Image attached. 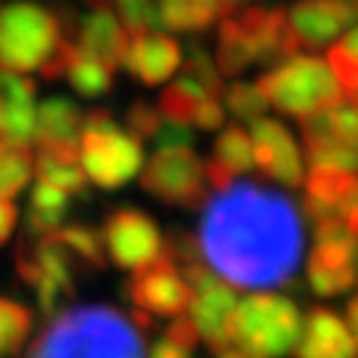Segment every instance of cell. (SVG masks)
<instances>
[{
  "label": "cell",
  "mask_w": 358,
  "mask_h": 358,
  "mask_svg": "<svg viewBox=\"0 0 358 358\" xmlns=\"http://www.w3.org/2000/svg\"><path fill=\"white\" fill-rule=\"evenodd\" d=\"M303 217L289 196L260 183H229L205 205L199 257L239 289H273L294 276L303 257Z\"/></svg>",
  "instance_id": "cell-1"
},
{
  "label": "cell",
  "mask_w": 358,
  "mask_h": 358,
  "mask_svg": "<svg viewBox=\"0 0 358 358\" xmlns=\"http://www.w3.org/2000/svg\"><path fill=\"white\" fill-rule=\"evenodd\" d=\"M27 358H146L143 332L112 306H77L51 316Z\"/></svg>",
  "instance_id": "cell-2"
},
{
  "label": "cell",
  "mask_w": 358,
  "mask_h": 358,
  "mask_svg": "<svg viewBox=\"0 0 358 358\" xmlns=\"http://www.w3.org/2000/svg\"><path fill=\"white\" fill-rule=\"evenodd\" d=\"M300 332V310L282 294H250L234 306L226 324L229 343L247 358H284L294 350Z\"/></svg>",
  "instance_id": "cell-3"
},
{
  "label": "cell",
  "mask_w": 358,
  "mask_h": 358,
  "mask_svg": "<svg viewBox=\"0 0 358 358\" xmlns=\"http://www.w3.org/2000/svg\"><path fill=\"white\" fill-rule=\"evenodd\" d=\"M257 90L268 106L282 115L303 120L329 106L345 103L340 85L334 83L329 66L316 56H289L257 80Z\"/></svg>",
  "instance_id": "cell-4"
},
{
  "label": "cell",
  "mask_w": 358,
  "mask_h": 358,
  "mask_svg": "<svg viewBox=\"0 0 358 358\" xmlns=\"http://www.w3.org/2000/svg\"><path fill=\"white\" fill-rule=\"evenodd\" d=\"M80 165L85 178H90L96 186L120 189L141 170V141L117 128L109 112L93 109L88 115H83Z\"/></svg>",
  "instance_id": "cell-5"
},
{
  "label": "cell",
  "mask_w": 358,
  "mask_h": 358,
  "mask_svg": "<svg viewBox=\"0 0 358 358\" xmlns=\"http://www.w3.org/2000/svg\"><path fill=\"white\" fill-rule=\"evenodd\" d=\"M64 43L59 19L35 3H11L0 11V66L35 72L48 64Z\"/></svg>",
  "instance_id": "cell-6"
},
{
  "label": "cell",
  "mask_w": 358,
  "mask_h": 358,
  "mask_svg": "<svg viewBox=\"0 0 358 358\" xmlns=\"http://www.w3.org/2000/svg\"><path fill=\"white\" fill-rule=\"evenodd\" d=\"M80 268L72 252L59 242L56 231L38 236V242L22 244L16 250V273L22 282L35 287L40 310L51 319L62 313L75 297V271Z\"/></svg>",
  "instance_id": "cell-7"
},
{
  "label": "cell",
  "mask_w": 358,
  "mask_h": 358,
  "mask_svg": "<svg viewBox=\"0 0 358 358\" xmlns=\"http://www.w3.org/2000/svg\"><path fill=\"white\" fill-rule=\"evenodd\" d=\"M141 167V186L157 199L186 210H194L205 202V165L192 146L157 149L152 159Z\"/></svg>",
  "instance_id": "cell-8"
},
{
  "label": "cell",
  "mask_w": 358,
  "mask_h": 358,
  "mask_svg": "<svg viewBox=\"0 0 358 358\" xmlns=\"http://www.w3.org/2000/svg\"><path fill=\"white\" fill-rule=\"evenodd\" d=\"M183 279L192 289V300H189V319L196 327L199 337L207 343L210 350L223 353L229 350V334H226V324L234 306H236V297L234 289L223 279H217L215 273H210V268H205L202 260L189 263L180 268Z\"/></svg>",
  "instance_id": "cell-9"
},
{
  "label": "cell",
  "mask_w": 358,
  "mask_h": 358,
  "mask_svg": "<svg viewBox=\"0 0 358 358\" xmlns=\"http://www.w3.org/2000/svg\"><path fill=\"white\" fill-rule=\"evenodd\" d=\"M310 165H329L340 170L356 167L358 117L353 103H337L324 112L300 120Z\"/></svg>",
  "instance_id": "cell-10"
},
{
  "label": "cell",
  "mask_w": 358,
  "mask_h": 358,
  "mask_svg": "<svg viewBox=\"0 0 358 358\" xmlns=\"http://www.w3.org/2000/svg\"><path fill=\"white\" fill-rule=\"evenodd\" d=\"M308 282L316 294L332 297L356 282V231L345 223H319L316 247L308 260Z\"/></svg>",
  "instance_id": "cell-11"
},
{
  "label": "cell",
  "mask_w": 358,
  "mask_h": 358,
  "mask_svg": "<svg viewBox=\"0 0 358 358\" xmlns=\"http://www.w3.org/2000/svg\"><path fill=\"white\" fill-rule=\"evenodd\" d=\"M101 242L120 268L138 271L162 255V236L157 223L133 207L115 210L106 217Z\"/></svg>",
  "instance_id": "cell-12"
},
{
  "label": "cell",
  "mask_w": 358,
  "mask_h": 358,
  "mask_svg": "<svg viewBox=\"0 0 358 358\" xmlns=\"http://www.w3.org/2000/svg\"><path fill=\"white\" fill-rule=\"evenodd\" d=\"M130 300L138 306L143 313H154V316H183L189 300H192V289L183 279L180 268L162 252L154 263L143 266V268L133 271V279L128 284Z\"/></svg>",
  "instance_id": "cell-13"
},
{
  "label": "cell",
  "mask_w": 358,
  "mask_h": 358,
  "mask_svg": "<svg viewBox=\"0 0 358 358\" xmlns=\"http://www.w3.org/2000/svg\"><path fill=\"white\" fill-rule=\"evenodd\" d=\"M306 210L319 223H345L356 231V176L353 170L310 165L306 180Z\"/></svg>",
  "instance_id": "cell-14"
},
{
  "label": "cell",
  "mask_w": 358,
  "mask_h": 358,
  "mask_svg": "<svg viewBox=\"0 0 358 358\" xmlns=\"http://www.w3.org/2000/svg\"><path fill=\"white\" fill-rule=\"evenodd\" d=\"M252 141V165L266 178L282 183L287 189H297L303 183V154L294 143V136L279 120L257 117L250 125Z\"/></svg>",
  "instance_id": "cell-15"
},
{
  "label": "cell",
  "mask_w": 358,
  "mask_h": 358,
  "mask_svg": "<svg viewBox=\"0 0 358 358\" xmlns=\"http://www.w3.org/2000/svg\"><path fill=\"white\" fill-rule=\"evenodd\" d=\"M356 22L353 0H297L287 13V27L300 48H324Z\"/></svg>",
  "instance_id": "cell-16"
},
{
  "label": "cell",
  "mask_w": 358,
  "mask_h": 358,
  "mask_svg": "<svg viewBox=\"0 0 358 358\" xmlns=\"http://www.w3.org/2000/svg\"><path fill=\"white\" fill-rule=\"evenodd\" d=\"M244 35L252 45L255 64H279L300 51L297 40L287 27V13L282 8H260L252 6L236 16Z\"/></svg>",
  "instance_id": "cell-17"
},
{
  "label": "cell",
  "mask_w": 358,
  "mask_h": 358,
  "mask_svg": "<svg viewBox=\"0 0 358 358\" xmlns=\"http://www.w3.org/2000/svg\"><path fill=\"white\" fill-rule=\"evenodd\" d=\"M122 64L141 85H159L180 66L178 40L162 32L130 35Z\"/></svg>",
  "instance_id": "cell-18"
},
{
  "label": "cell",
  "mask_w": 358,
  "mask_h": 358,
  "mask_svg": "<svg viewBox=\"0 0 358 358\" xmlns=\"http://www.w3.org/2000/svg\"><path fill=\"white\" fill-rule=\"evenodd\" d=\"M35 138V83L0 69V141L29 143Z\"/></svg>",
  "instance_id": "cell-19"
},
{
  "label": "cell",
  "mask_w": 358,
  "mask_h": 358,
  "mask_svg": "<svg viewBox=\"0 0 358 358\" xmlns=\"http://www.w3.org/2000/svg\"><path fill=\"white\" fill-rule=\"evenodd\" d=\"M297 358H356V332L337 313L316 308L300 332Z\"/></svg>",
  "instance_id": "cell-20"
},
{
  "label": "cell",
  "mask_w": 358,
  "mask_h": 358,
  "mask_svg": "<svg viewBox=\"0 0 358 358\" xmlns=\"http://www.w3.org/2000/svg\"><path fill=\"white\" fill-rule=\"evenodd\" d=\"M75 48L88 53L90 59L101 62L106 69L115 72L125 59L128 48V32L117 22V16L109 8H93V13L83 16L77 29Z\"/></svg>",
  "instance_id": "cell-21"
},
{
  "label": "cell",
  "mask_w": 358,
  "mask_h": 358,
  "mask_svg": "<svg viewBox=\"0 0 358 358\" xmlns=\"http://www.w3.org/2000/svg\"><path fill=\"white\" fill-rule=\"evenodd\" d=\"M252 167V141L250 133L239 125H229L220 133V138L215 141L213 157L205 165V180H210V186L220 192L229 183H234L236 176H242Z\"/></svg>",
  "instance_id": "cell-22"
},
{
  "label": "cell",
  "mask_w": 358,
  "mask_h": 358,
  "mask_svg": "<svg viewBox=\"0 0 358 358\" xmlns=\"http://www.w3.org/2000/svg\"><path fill=\"white\" fill-rule=\"evenodd\" d=\"M83 109L69 99H48L35 109L38 146H80Z\"/></svg>",
  "instance_id": "cell-23"
},
{
  "label": "cell",
  "mask_w": 358,
  "mask_h": 358,
  "mask_svg": "<svg viewBox=\"0 0 358 358\" xmlns=\"http://www.w3.org/2000/svg\"><path fill=\"white\" fill-rule=\"evenodd\" d=\"M38 180L48 183L53 189L69 194H83L85 189V173L80 165V146H38Z\"/></svg>",
  "instance_id": "cell-24"
},
{
  "label": "cell",
  "mask_w": 358,
  "mask_h": 358,
  "mask_svg": "<svg viewBox=\"0 0 358 358\" xmlns=\"http://www.w3.org/2000/svg\"><path fill=\"white\" fill-rule=\"evenodd\" d=\"M159 27L176 32H202L217 16H229L231 6L220 0H154Z\"/></svg>",
  "instance_id": "cell-25"
},
{
  "label": "cell",
  "mask_w": 358,
  "mask_h": 358,
  "mask_svg": "<svg viewBox=\"0 0 358 358\" xmlns=\"http://www.w3.org/2000/svg\"><path fill=\"white\" fill-rule=\"evenodd\" d=\"M64 75L69 77V85L83 96V99H101L103 93L112 90V69H106L101 62L90 59L88 53L75 48V43H69L64 59Z\"/></svg>",
  "instance_id": "cell-26"
},
{
  "label": "cell",
  "mask_w": 358,
  "mask_h": 358,
  "mask_svg": "<svg viewBox=\"0 0 358 358\" xmlns=\"http://www.w3.org/2000/svg\"><path fill=\"white\" fill-rule=\"evenodd\" d=\"M252 62V45L244 35L242 24L236 22V16L229 13L223 16L220 29H217V75L236 77Z\"/></svg>",
  "instance_id": "cell-27"
},
{
  "label": "cell",
  "mask_w": 358,
  "mask_h": 358,
  "mask_svg": "<svg viewBox=\"0 0 358 358\" xmlns=\"http://www.w3.org/2000/svg\"><path fill=\"white\" fill-rule=\"evenodd\" d=\"M66 205H69V196L64 192L38 180L32 189V196H29V213H27L29 231L35 236H45V234L59 231L66 215Z\"/></svg>",
  "instance_id": "cell-28"
},
{
  "label": "cell",
  "mask_w": 358,
  "mask_h": 358,
  "mask_svg": "<svg viewBox=\"0 0 358 358\" xmlns=\"http://www.w3.org/2000/svg\"><path fill=\"white\" fill-rule=\"evenodd\" d=\"M213 99L207 96L199 85H194L189 77L180 75L176 83H170L167 90L159 96V117H165L170 122H180V125H192L196 109L202 106V101Z\"/></svg>",
  "instance_id": "cell-29"
},
{
  "label": "cell",
  "mask_w": 358,
  "mask_h": 358,
  "mask_svg": "<svg viewBox=\"0 0 358 358\" xmlns=\"http://www.w3.org/2000/svg\"><path fill=\"white\" fill-rule=\"evenodd\" d=\"M329 72L334 83L340 85L348 103H356V83H358V35L350 27L345 35L329 48Z\"/></svg>",
  "instance_id": "cell-30"
},
{
  "label": "cell",
  "mask_w": 358,
  "mask_h": 358,
  "mask_svg": "<svg viewBox=\"0 0 358 358\" xmlns=\"http://www.w3.org/2000/svg\"><path fill=\"white\" fill-rule=\"evenodd\" d=\"M32 152L24 143L0 141V199H13L32 176Z\"/></svg>",
  "instance_id": "cell-31"
},
{
  "label": "cell",
  "mask_w": 358,
  "mask_h": 358,
  "mask_svg": "<svg viewBox=\"0 0 358 358\" xmlns=\"http://www.w3.org/2000/svg\"><path fill=\"white\" fill-rule=\"evenodd\" d=\"M56 236L72 252V257L77 260L80 268L99 271L106 266L103 242L99 231H93L90 226H66V229L56 231Z\"/></svg>",
  "instance_id": "cell-32"
},
{
  "label": "cell",
  "mask_w": 358,
  "mask_h": 358,
  "mask_svg": "<svg viewBox=\"0 0 358 358\" xmlns=\"http://www.w3.org/2000/svg\"><path fill=\"white\" fill-rule=\"evenodd\" d=\"M32 332V313L24 306L0 297V356H16Z\"/></svg>",
  "instance_id": "cell-33"
},
{
  "label": "cell",
  "mask_w": 358,
  "mask_h": 358,
  "mask_svg": "<svg viewBox=\"0 0 358 358\" xmlns=\"http://www.w3.org/2000/svg\"><path fill=\"white\" fill-rule=\"evenodd\" d=\"M183 77H189L194 85L205 90L207 96L217 99L223 93V83H220V75H217L215 64L210 59V53L199 45V43H192V51H189V62L183 64Z\"/></svg>",
  "instance_id": "cell-34"
},
{
  "label": "cell",
  "mask_w": 358,
  "mask_h": 358,
  "mask_svg": "<svg viewBox=\"0 0 358 358\" xmlns=\"http://www.w3.org/2000/svg\"><path fill=\"white\" fill-rule=\"evenodd\" d=\"M122 29L130 35H141V32H157L159 19H157V3L154 0H115Z\"/></svg>",
  "instance_id": "cell-35"
},
{
  "label": "cell",
  "mask_w": 358,
  "mask_h": 358,
  "mask_svg": "<svg viewBox=\"0 0 358 358\" xmlns=\"http://www.w3.org/2000/svg\"><path fill=\"white\" fill-rule=\"evenodd\" d=\"M223 96H226V106H229L234 115L239 117V120H257V117H263L266 112V99L260 96V90L257 85L252 83H231L229 88L223 90Z\"/></svg>",
  "instance_id": "cell-36"
},
{
  "label": "cell",
  "mask_w": 358,
  "mask_h": 358,
  "mask_svg": "<svg viewBox=\"0 0 358 358\" xmlns=\"http://www.w3.org/2000/svg\"><path fill=\"white\" fill-rule=\"evenodd\" d=\"M125 122H128V130L133 138H154V133L159 128V122H162V117L159 112L149 106L146 101H136L133 106L128 109V117H125Z\"/></svg>",
  "instance_id": "cell-37"
},
{
  "label": "cell",
  "mask_w": 358,
  "mask_h": 358,
  "mask_svg": "<svg viewBox=\"0 0 358 358\" xmlns=\"http://www.w3.org/2000/svg\"><path fill=\"white\" fill-rule=\"evenodd\" d=\"M154 138L159 143V149H173V146H192L194 133H192V125H180V122L165 120V122H159Z\"/></svg>",
  "instance_id": "cell-38"
},
{
  "label": "cell",
  "mask_w": 358,
  "mask_h": 358,
  "mask_svg": "<svg viewBox=\"0 0 358 358\" xmlns=\"http://www.w3.org/2000/svg\"><path fill=\"white\" fill-rule=\"evenodd\" d=\"M223 120H226L223 103L217 101V99H207V101H202V106L196 109L192 125H196V128H202V130H215L223 125Z\"/></svg>",
  "instance_id": "cell-39"
},
{
  "label": "cell",
  "mask_w": 358,
  "mask_h": 358,
  "mask_svg": "<svg viewBox=\"0 0 358 358\" xmlns=\"http://www.w3.org/2000/svg\"><path fill=\"white\" fill-rule=\"evenodd\" d=\"M192 350L194 348H189L186 343H180L176 337L165 334L162 340H157L152 345L149 358H192Z\"/></svg>",
  "instance_id": "cell-40"
},
{
  "label": "cell",
  "mask_w": 358,
  "mask_h": 358,
  "mask_svg": "<svg viewBox=\"0 0 358 358\" xmlns=\"http://www.w3.org/2000/svg\"><path fill=\"white\" fill-rule=\"evenodd\" d=\"M16 220H19V213L11 205V199H0V244L8 242V236L16 229Z\"/></svg>",
  "instance_id": "cell-41"
},
{
  "label": "cell",
  "mask_w": 358,
  "mask_h": 358,
  "mask_svg": "<svg viewBox=\"0 0 358 358\" xmlns=\"http://www.w3.org/2000/svg\"><path fill=\"white\" fill-rule=\"evenodd\" d=\"M88 6H93V8H109V3L112 0H85Z\"/></svg>",
  "instance_id": "cell-42"
},
{
  "label": "cell",
  "mask_w": 358,
  "mask_h": 358,
  "mask_svg": "<svg viewBox=\"0 0 358 358\" xmlns=\"http://www.w3.org/2000/svg\"><path fill=\"white\" fill-rule=\"evenodd\" d=\"M220 358H247L244 353H239V350H223V353H217Z\"/></svg>",
  "instance_id": "cell-43"
},
{
  "label": "cell",
  "mask_w": 358,
  "mask_h": 358,
  "mask_svg": "<svg viewBox=\"0 0 358 358\" xmlns=\"http://www.w3.org/2000/svg\"><path fill=\"white\" fill-rule=\"evenodd\" d=\"M220 3H229V6H231V3H236V0H220Z\"/></svg>",
  "instance_id": "cell-44"
}]
</instances>
